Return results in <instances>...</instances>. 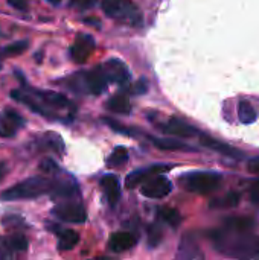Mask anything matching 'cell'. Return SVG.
I'll list each match as a JSON object with an SVG mask.
<instances>
[{
	"mask_svg": "<svg viewBox=\"0 0 259 260\" xmlns=\"http://www.w3.org/2000/svg\"><path fill=\"white\" fill-rule=\"evenodd\" d=\"M104 72L107 75L108 82L118 84L121 87L127 85L130 82V72L125 62L121 59H108L104 66Z\"/></svg>",
	"mask_w": 259,
	"mask_h": 260,
	"instance_id": "11",
	"label": "cell"
},
{
	"mask_svg": "<svg viewBox=\"0 0 259 260\" xmlns=\"http://www.w3.org/2000/svg\"><path fill=\"white\" fill-rule=\"evenodd\" d=\"M40 168H41V171L43 172H46L47 175H52V174H55L60 168L52 161V160H49V158H46V160H43V163L40 165Z\"/></svg>",
	"mask_w": 259,
	"mask_h": 260,
	"instance_id": "33",
	"label": "cell"
},
{
	"mask_svg": "<svg viewBox=\"0 0 259 260\" xmlns=\"http://www.w3.org/2000/svg\"><path fill=\"white\" fill-rule=\"evenodd\" d=\"M202 143H203L205 146H208L209 149L217 151V152H220V154H224V155H227V157H234V158H241V157H243V154H241L238 149H235V148H232V146H229V145H226V143H221V142H218V140H215V139H212V137L202 136Z\"/></svg>",
	"mask_w": 259,
	"mask_h": 260,
	"instance_id": "18",
	"label": "cell"
},
{
	"mask_svg": "<svg viewBox=\"0 0 259 260\" xmlns=\"http://www.w3.org/2000/svg\"><path fill=\"white\" fill-rule=\"evenodd\" d=\"M249 195H250V201H252L253 204H258L259 206V180L253 181V183L250 184Z\"/></svg>",
	"mask_w": 259,
	"mask_h": 260,
	"instance_id": "35",
	"label": "cell"
},
{
	"mask_svg": "<svg viewBox=\"0 0 259 260\" xmlns=\"http://www.w3.org/2000/svg\"><path fill=\"white\" fill-rule=\"evenodd\" d=\"M78 242H79V235L75 230H63L58 236V250L69 251L75 248Z\"/></svg>",
	"mask_w": 259,
	"mask_h": 260,
	"instance_id": "22",
	"label": "cell"
},
{
	"mask_svg": "<svg viewBox=\"0 0 259 260\" xmlns=\"http://www.w3.org/2000/svg\"><path fill=\"white\" fill-rule=\"evenodd\" d=\"M11 98L15 99L17 102L26 105L29 110H32L34 113H38L40 116H43V117H46V119H52V120H61V119H63V117H60V116L56 114V111H53V110L44 107L40 101H37V99H35L32 94H29L26 90H12V91H11Z\"/></svg>",
	"mask_w": 259,
	"mask_h": 260,
	"instance_id": "7",
	"label": "cell"
},
{
	"mask_svg": "<svg viewBox=\"0 0 259 260\" xmlns=\"http://www.w3.org/2000/svg\"><path fill=\"white\" fill-rule=\"evenodd\" d=\"M238 119L244 125H250L256 120V110L247 101H241L238 104Z\"/></svg>",
	"mask_w": 259,
	"mask_h": 260,
	"instance_id": "23",
	"label": "cell"
},
{
	"mask_svg": "<svg viewBox=\"0 0 259 260\" xmlns=\"http://www.w3.org/2000/svg\"><path fill=\"white\" fill-rule=\"evenodd\" d=\"M8 3H9L12 8L18 9V11H26V9H27L26 0H8Z\"/></svg>",
	"mask_w": 259,
	"mask_h": 260,
	"instance_id": "39",
	"label": "cell"
},
{
	"mask_svg": "<svg viewBox=\"0 0 259 260\" xmlns=\"http://www.w3.org/2000/svg\"><path fill=\"white\" fill-rule=\"evenodd\" d=\"M24 119L14 110H6L0 113V137L8 139L15 136V133L24 125Z\"/></svg>",
	"mask_w": 259,
	"mask_h": 260,
	"instance_id": "13",
	"label": "cell"
},
{
	"mask_svg": "<svg viewBox=\"0 0 259 260\" xmlns=\"http://www.w3.org/2000/svg\"><path fill=\"white\" fill-rule=\"evenodd\" d=\"M69 87L73 90V91H84L87 93V87H85V72H78L75 75H72L69 78Z\"/></svg>",
	"mask_w": 259,
	"mask_h": 260,
	"instance_id": "29",
	"label": "cell"
},
{
	"mask_svg": "<svg viewBox=\"0 0 259 260\" xmlns=\"http://www.w3.org/2000/svg\"><path fill=\"white\" fill-rule=\"evenodd\" d=\"M93 50H95V38L87 34H79L73 46L70 47V56L75 62L84 64L92 56Z\"/></svg>",
	"mask_w": 259,
	"mask_h": 260,
	"instance_id": "8",
	"label": "cell"
},
{
	"mask_svg": "<svg viewBox=\"0 0 259 260\" xmlns=\"http://www.w3.org/2000/svg\"><path fill=\"white\" fill-rule=\"evenodd\" d=\"M12 256H14V253L6 247V244H5L3 238H0V260L11 259Z\"/></svg>",
	"mask_w": 259,
	"mask_h": 260,
	"instance_id": "37",
	"label": "cell"
},
{
	"mask_svg": "<svg viewBox=\"0 0 259 260\" xmlns=\"http://www.w3.org/2000/svg\"><path fill=\"white\" fill-rule=\"evenodd\" d=\"M44 137H46V139H44L46 145H47L50 149H53V151H56V152H60V154H61V151L64 149V145H63V142H61L60 136H58V134L50 133V134H46Z\"/></svg>",
	"mask_w": 259,
	"mask_h": 260,
	"instance_id": "31",
	"label": "cell"
},
{
	"mask_svg": "<svg viewBox=\"0 0 259 260\" xmlns=\"http://www.w3.org/2000/svg\"><path fill=\"white\" fill-rule=\"evenodd\" d=\"M107 108L113 113H118V114H130L131 111V102L128 99V96L125 94H114L108 99L107 102Z\"/></svg>",
	"mask_w": 259,
	"mask_h": 260,
	"instance_id": "20",
	"label": "cell"
},
{
	"mask_svg": "<svg viewBox=\"0 0 259 260\" xmlns=\"http://www.w3.org/2000/svg\"><path fill=\"white\" fill-rule=\"evenodd\" d=\"M6 172H8V166H6V163H5V161H0V181L5 178Z\"/></svg>",
	"mask_w": 259,
	"mask_h": 260,
	"instance_id": "40",
	"label": "cell"
},
{
	"mask_svg": "<svg viewBox=\"0 0 259 260\" xmlns=\"http://www.w3.org/2000/svg\"><path fill=\"white\" fill-rule=\"evenodd\" d=\"M128 160V149L124 146H118L113 154L107 158V166L108 168H119Z\"/></svg>",
	"mask_w": 259,
	"mask_h": 260,
	"instance_id": "28",
	"label": "cell"
},
{
	"mask_svg": "<svg viewBox=\"0 0 259 260\" xmlns=\"http://www.w3.org/2000/svg\"><path fill=\"white\" fill-rule=\"evenodd\" d=\"M104 122L113 129V131H116V133H121V134H127V136H134V134H137V131H133V129H130V128H127L125 125H121L119 122H116V120H111V119H104Z\"/></svg>",
	"mask_w": 259,
	"mask_h": 260,
	"instance_id": "32",
	"label": "cell"
},
{
	"mask_svg": "<svg viewBox=\"0 0 259 260\" xmlns=\"http://www.w3.org/2000/svg\"><path fill=\"white\" fill-rule=\"evenodd\" d=\"M52 213L64 221V222H72V224H82L87 219V212L84 209V206L81 203H75V201H66L61 203L60 206H56Z\"/></svg>",
	"mask_w": 259,
	"mask_h": 260,
	"instance_id": "6",
	"label": "cell"
},
{
	"mask_svg": "<svg viewBox=\"0 0 259 260\" xmlns=\"http://www.w3.org/2000/svg\"><path fill=\"white\" fill-rule=\"evenodd\" d=\"M179 259H203V253L200 251V247L197 241L191 236L186 235L180 245H179Z\"/></svg>",
	"mask_w": 259,
	"mask_h": 260,
	"instance_id": "17",
	"label": "cell"
},
{
	"mask_svg": "<svg viewBox=\"0 0 259 260\" xmlns=\"http://www.w3.org/2000/svg\"><path fill=\"white\" fill-rule=\"evenodd\" d=\"M52 189V178L35 175L27 180L20 181L18 184L2 192L0 198L5 201H18V200H34L41 195L49 193Z\"/></svg>",
	"mask_w": 259,
	"mask_h": 260,
	"instance_id": "2",
	"label": "cell"
},
{
	"mask_svg": "<svg viewBox=\"0 0 259 260\" xmlns=\"http://www.w3.org/2000/svg\"><path fill=\"white\" fill-rule=\"evenodd\" d=\"M171 190H172V183L160 174L145 180L140 187L142 195L147 198H151V200L165 198L171 193Z\"/></svg>",
	"mask_w": 259,
	"mask_h": 260,
	"instance_id": "5",
	"label": "cell"
},
{
	"mask_svg": "<svg viewBox=\"0 0 259 260\" xmlns=\"http://www.w3.org/2000/svg\"><path fill=\"white\" fill-rule=\"evenodd\" d=\"M159 218H160L163 222H166L168 225L174 227V229H177V227L180 225V222H182L180 213H179L176 209H171V207H162V209L159 210Z\"/></svg>",
	"mask_w": 259,
	"mask_h": 260,
	"instance_id": "26",
	"label": "cell"
},
{
	"mask_svg": "<svg viewBox=\"0 0 259 260\" xmlns=\"http://www.w3.org/2000/svg\"><path fill=\"white\" fill-rule=\"evenodd\" d=\"M3 241H5L6 247H8L14 254H15V253L26 251V250H27V245H29L27 239H26L24 236H21V235H11V236L3 238Z\"/></svg>",
	"mask_w": 259,
	"mask_h": 260,
	"instance_id": "24",
	"label": "cell"
},
{
	"mask_svg": "<svg viewBox=\"0 0 259 260\" xmlns=\"http://www.w3.org/2000/svg\"><path fill=\"white\" fill-rule=\"evenodd\" d=\"M147 91H148V82H147L145 78H140V79L134 84L133 93H134V94H143V93H147Z\"/></svg>",
	"mask_w": 259,
	"mask_h": 260,
	"instance_id": "36",
	"label": "cell"
},
{
	"mask_svg": "<svg viewBox=\"0 0 259 260\" xmlns=\"http://www.w3.org/2000/svg\"><path fill=\"white\" fill-rule=\"evenodd\" d=\"M137 244V236L130 232H118L113 233L108 239V250L113 253H124L131 250Z\"/></svg>",
	"mask_w": 259,
	"mask_h": 260,
	"instance_id": "15",
	"label": "cell"
},
{
	"mask_svg": "<svg viewBox=\"0 0 259 260\" xmlns=\"http://www.w3.org/2000/svg\"><path fill=\"white\" fill-rule=\"evenodd\" d=\"M26 90V88H24ZM29 94H32L37 101H40L44 107L56 111V110H64V108H69L70 107V102L66 96L60 94V93H55V91H43V90H35V88H31V90H26Z\"/></svg>",
	"mask_w": 259,
	"mask_h": 260,
	"instance_id": "9",
	"label": "cell"
},
{
	"mask_svg": "<svg viewBox=\"0 0 259 260\" xmlns=\"http://www.w3.org/2000/svg\"><path fill=\"white\" fill-rule=\"evenodd\" d=\"M101 187H102V190H104V193H105V197L111 206H114L121 200L122 189H121V181L118 180L116 175H111V174L104 175L101 178Z\"/></svg>",
	"mask_w": 259,
	"mask_h": 260,
	"instance_id": "16",
	"label": "cell"
},
{
	"mask_svg": "<svg viewBox=\"0 0 259 260\" xmlns=\"http://www.w3.org/2000/svg\"><path fill=\"white\" fill-rule=\"evenodd\" d=\"M0 70H2V64H0Z\"/></svg>",
	"mask_w": 259,
	"mask_h": 260,
	"instance_id": "42",
	"label": "cell"
},
{
	"mask_svg": "<svg viewBox=\"0 0 259 260\" xmlns=\"http://www.w3.org/2000/svg\"><path fill=\"white\" fill-rule=\"evenodd\" d=\"M247 171L253 175H259V157H255L249 161L247 165Z\"/></svg>",
	"mask_w": 259,
	"mask_h": 260,
	"instance_id": "38",
	"label": "cell"
},
{
	"mask_svg": "<svg viewBox=\"0 0 259 260\" xmlns=\"http://www.w3.org/2000/svg\"><path fill=\"white\" fill-rule=\"evenodd\" d=\"M171 166L169 165H153V166H148V168H142V169H137V171H133L127 180H125V186L128 189H134L136 186L142 184L145 180L154 177V175H159V174H163L166 171H169Z\"/></svg>",
	"mask_w": 259,
	"mask_h": 260,
	"instance_id": "12",
	"label": "cell"
},
{
	"mask_svg": "<svg viewBox=\"0 0 259 260\" xmlns=\"http://www.w3.org/2000/svg\"><path fill=\"white\" fill-rule=\"evenodd\" d=\"M49 2H50L52 5H58V3H60L61 0H49Z\"/></svg>",
	"mask_w": 259,
	"mask_h": 260,
	"instance_id": "41",
	"label": "cell"
},
{
	"mask_svg": "<svg viewBox=\"0 0 259 260\" xmlns=\"http://www.w3.org/2000/svg\"><path fill=\"white\" fill-rule=\"evenodd\" d=\"M224 227L238 232H252L255 229V221L247 216H232L224 219Z\"/></svg>",
	"mask_w": 259,
	"mask_h": 260,
	"instance_id": "21",
	"label": "cell"
},
{
	"mask_svg": "<svg viewBox=\"0 0 259 260\" xmlns=\"http://www.w3.org/2000/svg\"><path fill=\"white\" fill-rule=\"evenodd\" d=\"M29 47V43L27 40H20V41H15L9 46H5L0 49V55L2 56H18L21 53H24V50Z\"/></svg>",
	"mask_w": 259,
	"mask_h": 260,
	"instance_id": "27",
	"label": "cell"
},
{
	"mask_svg": "<svg viewBox=\"0 0 259 260\" xmlns=\"http://www.w3.org/2000/svg\"><path fill=\"white\" fill-rule=\"evenodd\" d=\"M240 200H241V197L237 192H231L223 198L214 200L211 203V207L212 209H232V207H237L240 204Z\"/></svg>",
	"mask_w": 259,
	"mask_h": 260,
	"instance_id": "25",
	"label": "cell"
},
{
	"mask_svg": "<svg viewBox=\"0 0 259 260\" xmlns=\"http://www.w3.org/2000/svg\"><path fill=\"white\" fill-rule=\"evenodd\" d=\"M211 241L217 251L229 257H256L259 256V236L250 232H238L224 227L211 233Z\"/></svg>",
	"mask_w": 259,
	"mask_h": 260,
	"instance_id": "1",
	"label": "cell"
},
{
	"mask_svg": "<svg viewBox=\"0 0 259 260\" xmlns=\"http://www.w3.org/2000/svg\"><path fill=\"white\" fill-rule=\"evenodd\" d=\"M223 177L217 172H192L182 178V184L186 190L194 193H211L220 189Z\"/></svg>",
	"mask_w": 259,
	"mask_h": 260,
	"instance_id": "3",
	"label": "cell"
},
{
	"mask_svg": "<svg viewBox=\"0 0 259 260\" xmlns=\"http://www.w3.org/2000/svg\"><path fill=\"white\" fill-rule=\"evenodd\" d=\"M98 0H70V6H75L78 9H90L96 5Z\"/></svg>",
	"mask_w": 259,
	"mask_h": 260,
	"instance_id": "34",
	"label": "cell"
},
{
	"mask_svg": "<svg viewBox=\"0 0 259 260\" xmlns=\"http://www.w3.org/2000/svg\"><path fill=\"white\" fill-rule=\"evenodd\" d=\"M159 128L166 136L180 137V139H189V137H194V136L198 134V131L192 125H189V123H186V122H183L180 119H176V117H171L165 123H160Z\"/></svg>",
	"mask_w": 259,
	"mask_h": 260,
	"instance_id": "10",
	"label": "cell"
},
{
	"mask_svg": "<svg viewBox=\"0 0 259 260\" xmlns=\"http://www.w3.org/2000/svg\"><path fill=\"white\" fill-rule=\"evenodd\" d=\"M108 84L107 75L104 72V67H95L89 72H85V87H87V93L90 94H101L105 91Z\"/></svg>",
	"mask_w": 259,
	"mask_h": 260,
	"instance_id": "14",
	"label": "cell"
},
{
	"mask_svg": "<svg viewBox=\"0 0 259 260\" xmlns=\"http://www.w3.org/2000/svg\"><path fill=\"white\" fill-rule=\"evenodd\" d=\"M153 145L162 151H194L192 146L177 140V139H157V137H148Z\"/></svg>",
	"mask_w": 259,
	"mask_h": 260,
	"instance_id": "19",
	"label": "cell"
},
{
	"mask_svg": "<svg viewBox=\"0 0 259 260\" xmlns=\"http://www.w3.org/2000/svg\"><path fill=\"white\" fill-rule=\"evenodd\" d=\"M163 239V233H162V229L159 224H151L148 227V245L151 248L157 247Z\"/></svg>",
	"mask_w": 259,
	"mask_h": 260,
	"instance_id": "30",
	"label": "cell"
},
{
	"mask_svg": "<svg viewBox=\"0 0 259 260\" xmlns=\"http://www.w3.org/2000/svg\"><path fill=\"white\" fill-rule=\"evenodd\" d=\"M102 11L113 18L122 20L133 26L140 24L142 14L130 0H102Z\"/></svg>",
	"mask_w": 259,
	"mask_h": 260,
	"instance_id": "4",
	"label": "cell"
}]
</instances>
